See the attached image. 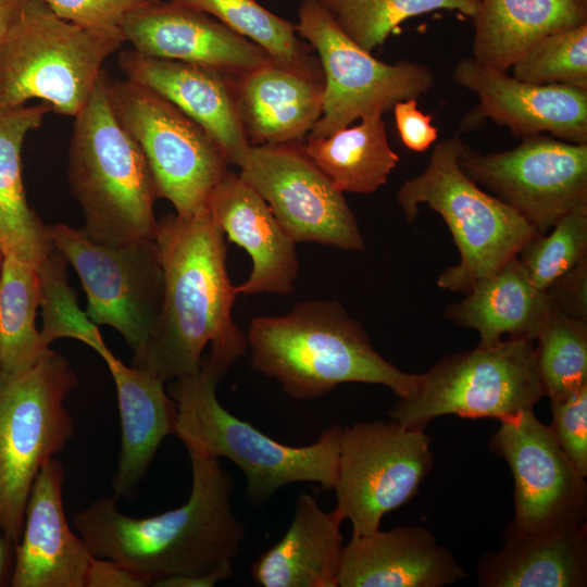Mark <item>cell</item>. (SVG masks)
<instances>
[{"label":"cell","mask_w":587,"mask_h":587,"mask_svg":"<svg viewBox=\"0 0 587 587\" xmlns=\"http://www.w3.org/2000/svg\"><path fill=\"white\" fill-rule=\"evenodd\" d=\"M459 165L465 175L548 233L575 207L587 203V143L544 134L522 138L507 151L482 153L464 145Z\"/></svg>","instance_id":"obj_14"},{"label":"cell","mask_w":587,"mask_h":587,"mask_svg":"<svg viewBox=\"0 0 587 587\" xmlns=\"http://www.w3.org/2000/svg\"><path fill=\"white\" fill-rule=\"evenodd\" d=\"M76 385L67 359L53 350L25 371L0 377V530L14 545L36 476L74 436L65 400Z\"/></svg>","instance_id":"obj_8"},{"label":"cell","mask_w":587,"mask_h":587,"mask_svg":"<svg viewBox=\"0 0 587 587\" xmlns=\"http://www.w3.org/2000/svg\"><path fill=\"white\" fill-rule=\"evenodd\" d=\"M64 480V467L55 458L36 476L15 545L12 587H85L93 555L66 520Z\"/></svg>","instance_id":"obj_19"},{"label":"cell","mask_w":587,"mask_h":587,"mask_svg":"<svg viewBox=\"0 0 587 587\" xmlns=\"http://www.w3.org/2000/svg\"><path fill=\"white\" fill-rule=\"evenodd\" d=\"M3 262H4V252L2 250V247L0 245V276H1V271H2V266H3Z\"/></svg>","instance_id":"obj_46"},{"label":"cell","mask_w":587,"mask_h":587,"mask_svg":"<svg viewBox=\"0 0 587 587\" xmlns=\"http://www.w3.org/2000/svg\"><path fill=\"white\" fill-rule=\"evenodd\" d=\"M549 428L558 445L583 475L587 476V385L551 399Z\"/></svg>","instance_id":"obj_38"},{"label":"cell","mask_w":587,"mask_h":587,"mask_svg":"<svg viewBox=\"0 0 587 587\" xmlns=\"http://www.w3.org/2000/svg\"><path fill=\"white\" fill-rule=\"evenodd\" d=\"M230 366L209 353L197 372L171 380L166 391L177 409L174 435L186 449L235 463L245 474L248 497L255 505L292 483L334 489L342 427L325 428L307 446L272 439L220 403L216 389Z\"/></svg>","instance_id":"obj_4"},{"label":"cell","mask_w":587,"mask_h":587,"mask_svg":"<svg viewBox=\"0 0 587 587\" xmlns=\"http://www.w3.org/2000/svg\"><path fill=\"white\" fill-rule=\"evenodd\" d=\"M40 304L37 265L4 255L0 276V377L15 375L51 351L36 325Z\"/></svg>","instance_id":"obj_31"},{"label":"cell","mask_w":587,"mask_h":587,"mask_svg":"<svg viewBox=\"0 0 587 587\" xmlns=\"http://www.w3.org/2000/svg\"><path fill=\"white\" fill-rule=\"evenodd\" d=\"M464 577L428 529L399 526L352 536L342 549L338 587H442Z\"/></svg>","instance_id":"obj_22"},{"label":"cell","mask_w":587,"mask_h":587,"mask_svg":"<svg viewBox=\"0 0 587 587\" xmlns=\"http://www.w3.org/2000/svg\"><path fill=\"white\" fill-rule=\"evenodd\" d=\"M15 550V545L4 535L0 537V584L8 571L11 561L12 552Z\"/></svg>","instance_id":"obj_45"},{"label":"cell","mask_w":587,"mask_h":587,"mask_svg":"<svg viewBox=\"0 0 587 587\" xmlns=\"http://www.w3.org/2000/svg\"><path fill=\"white\" fill-rule=\"evenodd\" d=\"M61 18L125 41L122 25L133 11L158 0H42Z\"/></svg>","instance_id":"obj_39"},{"label":"cell","mask_w":587,"mask_h":587,"mask_svg":"<svg viewBox=\"0 0 587 587\" xmlns=\"http://www.w3.org/2000/svg\"><path fill=\"white\" fill-rule=\"evenodd\" d=\"M125 41L143 55L211 67L229 75L271 60L258 45L197 9L173 0L154 1L127 15Z\"/></svg>","instance_id":"obj_18"},{"label":"cell","mask_w":587,"mask_h":587,"mask_svg":"<svg viewBox=\"0 0 587 587\" xmlns=\"http://www.w3.org/2000/svg\"><path fill=\"white\" fill-rule=\"evenodd\" d=\"M24 0H0V43L17 17Z\"/></svg>","instance_id":"obj_44"},{"label":"cell","mask_w":587,"mask_h":587,"mask_svg":"<svg viewBox=\"0 0 587 587\" xmlns=\"http://www.w3.org/2000/svg\"><path fill=\"white\" fill-rule=\"evenodd\" d=\"M163 268L162 309L143 354L132 365L164 383L197 372L203 350L233 365L248 348L232 315L237 292L224 233L208 207L167 214L154 237Z\"/></svg>","instance_id":"obj_2"},{"label":"cell","mask_w":587,"mask_h":587,"mask_svg":"<svg viewBox=\"0 0 587 587\" xmlns=\"http://www.w3.org/2000/svg\"><path fill=\"white\" fill-rule=\"evenodd\" d=\"M149 584L117 562L93 557L86 575L85 587H148Z\"/></svg>","instance_id":"obj_42"},{"label":"cell","mask_w":587,"mask_h":587,"mask_svg":"<svg viewBox=\"0 0 587 587\" xmlns=\"http://www.w3.org/2000/svg\"><path fill=\"white\" fill-rule=\"evenodd\" d=\"M66 260L54 249L37 265L40 283L42 344L50 345L60 338L79 340L92 348L102 359L111 351L100 330L78 307L77 295L68 285Z\"/></svg>","instance_id":"obj_35"},{"label":"cell","mask_w":587,"mask_h":587,"mask_svg":"<svg viewBox=\"0 0 587 587\" xmlns=\"http://www.w3.org/2000/svg\"><path fill=\"white\" fill-rule=\"evenodd\" d=\"M433 467L425 428L390 422H357L341 428L335 511L352 536L379 529L382 519L417 494Z\"/></svg>","instance_id":"obj_13"},{"label":"cell","mask_w":587,"mask_h":587,"mask_svg":"<svg viewBox=\"0 0 587 587\" xmlns=\"http://www.w3.org/2000/svg\"><path fill=\"white\" fill-rule=\"evenodd\" d=\"M302 148L341 192H375L399 162L382 115L363 117L326 137H308Z\"/></svg>","instance_id":"obj_30"},{"label":"cell","mask_w":587,"mask_h":587,"mask_svg":"<svg viewBox=\"0 0 587 587\" xmlns=\"http://www.w3.org/2000/svg\"><path fill=\"white\" fill-rule=\"evenodd\" d=\"M187 451L192 483L183 505L139 519L122 513L115 497H99L75 514L74 527L93 557L117 562L149 586L233 564L246 535L230 502L234 480L220 459Z\"/></svg>","instance_id":"obj_1"},{"label":"cell","mask_w":587,"mask_h":587,"mask_svg":"<svg viewBox=\"0 0 587 587\" xmlns=\"http://www.w3.org/2000/svg\"><path fill=\"white\" fill-rule=\"evenodd\" d=\"M340 28L371 52L405 20L435 10H457L473 17L479 0H319Z\"/></svg>","instance_id":"obj_34"},{"label":"cell","mask_w":587,"mask_h":587,"mask_svg":"<svg viewBox=\"0 0 587 587\" xmlns=\"http://www.w3.org/2000/svg\"><path fill=\"white\" fill-rule=\"evenodd\" d=\"M511 68L522 82L587 90V23L544 37Z\"/></svg>","instance_id":"obj_36"},{"label":"cell","mask_w":587,"mask_h":587,"mask_svg":"<svg viewBox=\"0 0 587 587\" xmlns=\"http://www.w3.org/2000/svg\"><path fill=\"white\" fill-rule=\"evenodd\" d=\"M417 99H408L394 105L396 126L402 143L414 152H424L438 138L432 117L419 110Z\"/></svg>","instance_id":"obj_41"},{"label":"cell","mask_w":587,"mask_h":587,"mask_svg":"<svg viewBox=\"0 0 587 587\" xmlns=\"http://www.w3.org/2000/svg\"><path fill=\"white\" fill-rule=\"evenodd\" d=\"M123 42L59 17L42 0H24L0 43V109L39 99L75 117Z\"/></svg>","instance_id":"obj_7"},{"label":"cell","mask_w":587,"mask_h":587,"mask_svg":"<svg viewBox=\"0 0 587 587\" xmlns=\"http://www.w3.org/2000/svg\"><path fill=\"white\" fill-rule=\"evenodd\" d=\"M473 58L508 72L544 37L587 23V0H479Z\"/></svg>","instance_id":"obj_28"},{"label":"cell","mask_w":587,"mask_h":587,"mask_svg":"<svg viewBox=\"0 0 587 587\" xmlns=\"http://www.w3.org/2000/svg\"><path fill=\"white\" fill-rule=\"evenodd\" d=\"M484 587H584L587 585V524L505 537L477 564Z\"/></svg>","instance_id":"obj_26"},{"label":"cell","mask_w":587,"mask_h":587,"mask_svg":"<svg viewBox=\"0 0 587 587\" xmlns=\"http://www.w3.org/2000/svg\"><path fill=\"white\" fill-rule=\"evenodd\" d=\"M233 574V564L218 567L205 575L173 576L157 582L153 587H212Z\"/></svg>","instance_id":"obj_43"},{"label":"cell","mask_w":587,"mask_h":587,"mask_svg":"<svg viewBox=\"0 0 587 587\" xmlns=\"http://www.w3.org/2000/svg\"><path fill=\"white\" fill-rule=\"evenodd\" d=\"M296 30L316 50L324 78L322 114L308 137H326L359 118L383 115L435 85L427 65L408 60L389 64L374 58L319 0H302Z\"/></svg>","instance_id":"obj_12"},{"label":"cell","mask_w":587,"mask_h":587,"mask_svg":"<svg viewBox=\"0 0 587 587\" xmlns=\"http://www.w3.org/2000/svg\"><path fill=\"white\" fill-rule=\"evenodd\" d=\"M462 146L458 134L437 142L424 171L400 186L397 201L408 222L416 218L423 204L444 218L460 260L440 274L437 285L466 295L539 233L465 175L458 161Z\"/></svg>","instance_id":"obj_6"},{"label":"cell","mask_w":587,"mask_h":587,"mask_svg":"<svg viewBox=\"0 0 587 587\" xmlns=\"http://www.w3.org/2000/svg\"><path fill=\"white\" fill-rule=\"evenodd\" d=\"M342 521L315 497L299 495L289 528L253 563L252 578L263 587H338Z\"/></svg>","instance_id":"obj_25"},{"label":"cell","mask_w":587,"mask_h":587,"mask_svg":"<svg viewBox=\"0 0 587 587\" xmlns=\"http://www.w3.org/2000/svg\"><path fill=\"white\" fill-rule=\"evenodd\" d=\"M74 118L67 180L84 213L82 229L110 243L154 239L155 182L142 150L112 110L104 71Z\"/></svg>","instance_id":"obj_5"},{"label":"cell","mask_w":587,"mask_h":587,"mask_svg":"<svg viewBox=\"0 0 587 587\" xmlns=\"http://www.w3.org/2000/svg\"><path fill=\"white\" fill-rule=\"evenodd\" d=\"M534 341L545 396L555 399L587 385V321L553 307Z\"/></svg>","instance_id":"obj_33"},{"label":"cell","mask_w":587,"mask_h":587,"mask_svg":"<svg viewBox=\"0 0 587 587\" xmlns=\"http://www.w3.org/2000/svg\"><path fill=\"white\" fill-rule=\"evenodd\" d=\"M452 79L479 101L464 117L462 130L476 128L479 122L490 118L507 126L515 137L549 133L561 140L587 143V90L522 82L474 58L461 59Z\"/></svg>","instance_id":"obj_17"},{"label":"cell","mask_w":587,"mask_h":587,"mask_svg":"<svg viewBox=\"0 0 587 587\" xmlns=\"http://www.w3.org/2000/svg\"><path fill=\"white\" fill-rule=\"evenodd\" d=\"M104 84L115 116L148 161L159 198L167 199L179 215L205 208L228 172L215 139L153 90L105 72Z\"/></svg>","instance_id":"obj_10"},{"label":"cell","mask_w":587,"mask_h":587,"mask_svg":"<svg viewBox=\"0 0 587 587\" xmlns=\"http://www.w3.org/2000/svg\"><path fill=\"white\" fill-rule=\"evenodd\" d=\"M103 361L115 384L122 430L112 490L126 499L136 495L164 438L175 434L177 409L155 375L125 365L112 352Z\"/></svg>","instance_id":"obj_24"},{"label":"cell","mask_w":587,"mask_h":587,"mask_svg":"<svg viewBox=\"0 0 587 587\" xmlns=\"http://www.w3.org/2000/svg\"><path fill=\"white\" fill-rule=\"evenodd\" d=\"M551 303L560 311L587 321V255L547 289Z\"/></svg>","instance_id":"obj_40"},{"label":"cell","mask_w":587,"mask_h":587,"mask_svg":"<svg viewBox=\"0 0 587 587\" xmlns=\"http://www.w3.org/2000/svg\"><path fill=\"white\" fill-rule=\"evenodd\" d=\"M587 255V203L562 216L546 234H537L519 251L534 285L546 290Z\"/></svg>","instance_id":"obj_37"},{"label":"cell","mask_w":587,"mask_h":587,"mask_svg":"<svg viewBox=\"0 0 587 587\" xmlns=\"http://www.w3.org/2000/svg\"><path fill=\"white\" fill-rule=\"evenodd\" d=\"M544 396L535 341L508 337L445 355L420 374L416 391L399 399L388 413L391 420L419 428L448 414L501 421L533 409Z\"/></svg>","instance_id":"obj_9"},{"label":"cell","mask_w":587,"mask_h":587,"mask_svg":"<svg viewBox=\"0 0 587 587\" xmlns=\"http://www.w3.org/2000/svg\"><path fill=\"white\" fill-rule=\"evenodd\" d=\"M46 103L0 109V245L4 255L38 265L53 249L49 225L28 204L22 148L28 133L41 126Z\"/></svg>","instance_id":"obj_29"},{"label":"cell","mask_w":587,"mask_h":587,"mask_svg":"<svg viewBox=\"0 0 587 587\" xmlns=\"http://www.w3.org/2000/svg\"><path fill=\"white\" fill-rule=\"evenodd\" d=\"M212 15L235 33L262 48L276 63L312 73H322L305 45L296 35V25L264 9L255 0H173Z\"/></svg>","instance_id":"obj_32"},{"label":"cell","mask_w":587,"mask_h":587,"mask_svg":"<svg viewBox=\"0 0 587 587\" xmlns=\"http://www.w3.org/2000/svg\"><path fill=\"white\" fill-rule=\"evenodd\" d=\"M207 207L224 235L252 259L250 275L235 286L236 292L290 295L299 271L296 242L262 197L228 171L212 190Z\"/></svg>","instance_id":"obj_21"},{"label":"cell","mask_w":587,"mask_h":587,"mask_svg":"<svg viewBox=\"0 0 587 587\" xmlns=\"http://www.w3.org/2000/svg\"><path fill=\"white\" fill-rule=\"evenodd\" d=\"M489 448L507 461L514 482L513 519L505 537L585 522L586 477L533 409L501 420Z\"/></svg>","instance_id":"obj_16"},{"label":"cell","mask_w":587,"mask_h":587,"mask_svg":"<svg viewBox=\"0 0 587 587\" xmlns=\"http://www.w3.org/2000/svg\"><path fill=\"white\" fill-rule=\"evenodd\" d=\"M49 233L80 279L88 319L118 332L133 351L132 364L137 362L163 302L164 276L155 240L103 242L63 223L49 225Z\"/></svg>","instance_id":"obj_11"},{"label":"cell","mask_w":587,"mask_h":587,"mask_svg":"<svg viewBox=\"0 0 587 587\" xmlns=\"http://www.w3.org/2000/svg\"><path fill=\"white\" fill-rule=\"evenodd\" d=\"M118 65L126 79L170 101L202 126L220 145L229 163L240 167L251 145L239 120L235 79L221 71L180 61L121 52Z\"/></svg>","instance_id":"obj_20"},{"label":"cell","mask_w":587,"mask_h":587,"mask_svg":"<svg viewBox=\"0 0 587 587\" xmlns=\"http://www.w3.org/2000/svg\"><path fill=\"white\" fill-rule=\"evenodd\" d=\"M552 308L546 290L534 285L516 255L478 280L461 301L449 304L445 316L460 327L476 330L479 346H492L505 335L534 340Z\"/></svg>","instance_id":"obj_27"},{"label":"cell","mask_w":587,"mask_h":587,"mask_svg":"<svg viewBox=\"0 0 587 587\" xmlns=\"http://www.w3.org/2000/svg\"><path fill=\"white\" fill-rule=\"evenodd\" d=\"M323 95V73L272 59L235 79L237 112L251 146L298 143L321 117Z\"/></svg>","instance_id":"obj_23"},{"label":"cell","mask_w":587,"mask_h":587,"mask_svg":"<svg viewBox=\"0 0 587 587\" xmlns=\"http://www.w3.org/2000/svg\"><path fill=\"white\" fill-rule=\"evenodd\" d=\"M247 341L252 367L296 400L322 397L345 383L383 385L405 399L420 382V374L384 359L336 301L308 300L282 316L253 317Z\"/></svg>","instance_id":"obj_3"},{"label":"cell","mask_w":587,"mask_h":587,"mask_svg":"<svg viewBox=\"0 0 587 587\" xmlns=\"http://www.w3.org/2000/svg\"><path fill=\"white\" fill-rule=\"evenodd\" d=\"M239 176L262 197L296 243L364 249V238L344 192L299 142L251 146Z\"/></svg>","instance_id":"obj_15"}]
</instances>
